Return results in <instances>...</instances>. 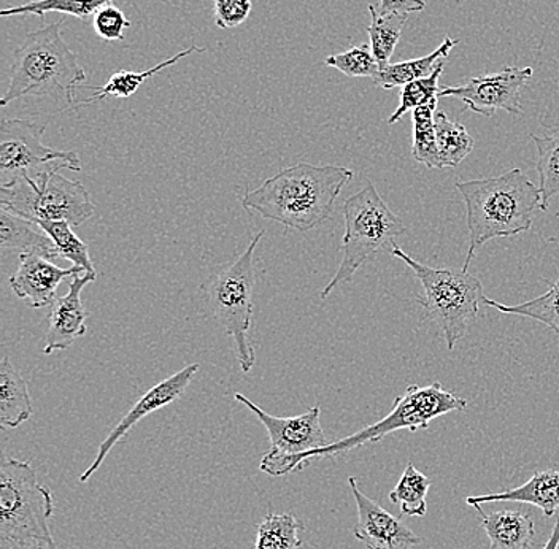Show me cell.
Instances as JSON below:
<instances>
[{"instance_id":"obj_1","label":"cell","mask_w":559,"mask_h":549,"mask_svg":"<svg viewBox=\"0 0 559 549\" xmlns=\"http://www.w3.org/2000/svg\"><path fill=\"white\" fill-rule=\"evenodd\" d=\"M353 177L345 167L299 163L248 191L240 202L247 212L307 232L331 218L335 201Z\"/></svg>"},{"instance_id":"obj_2","label":"cell","mask_w":559,"mask_h":549,"mask_svg":"<svg viewBox=\"0 0 559 549\" xmlns=\"http://www.w3.org/2000/svg\"><path fill=\"white\" fill-rule=\"evenodd\" d=\"M456 188L466 204L469 227L464 272L469 271L472 259L487 241L527 232L534 212L542 206L539 187L520 169L499 177L456 181Z\"/></svg>"},{"instance_id":"obj_3","label":"cell","mask_w":559,"mask_h":549,"mask_svg":"<svg viewBox=\"0 0 559 549\" xmlns=\"http://www.w3.org/2000/svg\"><path fill=\"white\" fill-rule=\"evenodd\" d=\"M62 21L29 33L13 51L10 83L0 105L21 97H51L75 105L76 87L86 82L85 69L62 38Z\"/></svg>"},{"instance_id":"obj_4","label":"cell","mask_w":559,"mask_h":549,"mask_svg":"<svg viewBox=\"0 0 559 549\" xmlns=\"http://www.w3.org/2000/svg\"><path fill=\"white\" fill-rule=\"evenodd\" d=\"M466 408V398L457 397L452 391L443 390L442 384L437 381L429 386L412 384L404 394L394 398L393 410L376 425L367 426L338 442L328 443L320 450L310 451V453L300 454L293 460L272 465L264 474L271 475V477H285L292 472L302 470L304 465L309 464L310 461L342 456L355 447L380 442L383 437L397 432V430L407 429L417 432L418 429H428L432 419L453 411H464Z\"/></svg>"},{"instance_id":"obj_5","label":"cell","mask_w":559,"mask_h":549,"mask_svg":"<svg viewBox=\"0 0 559 549\" xmlns=\"http://www.w3.org/2000/svg\"><path fill=\"white\" fill-rule=\"evenodd\" d=\"M55 500L50 488L38 482L29 463L3 457L0 464V535L13 548L55 544L50 520Z\"/></svg>"},{"instance_id":"obj_6","label":"cell","mask_w":559,"mask_h":549,"mask_svg":"<svg viewBox=\"0 0 559 549\" xmlns=\"http://www.w3.org/2000/svg\"><path fill=\"white\" fill-rule=\"evenodd\" d=\"M344 218V258L337 272L320 294L323 300L328 299L335 288L348 283L356 272L366 262L372 261L377 254H391L396 244V237L405 232V224L400 216L391 212L372 183H367L361 191L345 201Z\"/></svg>"},{"instance_id":"obj_7","label":"cell","mask_w":559,"mask_h":549,"mask_svg":"<svg viewBox=\"0 0 559 549\" xmlns=\"http://www.w3.org/2000/svg\"><path fill=\"white\" fill-rule=\"evenodd\" d=\"M391 256L405 262L421 283L425 293L417 297V302L442 331L447 349L453 351L454 346L466 337L467 331L477 321L478 309L485 297L480 279L463 268L450 271L421 264L408 256L397 243Z\"/></svg>"},{"instance_id":"obj_8","label":"cell","mask_w":559,"mask_h":549,"mask_svg":"<svg viewBox=\"0 0 559 549\" xmlns=\"http://www.w3.org/2000/svg\"><path fill=\"white\" fill-rule=\"evenodd\" d=\"M0 205L34 224L69 223L72 227L93 218L96 210L83 183L59 172L16 178L2 184Z\"/></svg>"},{"instance_id":"obj_9","label":"cell","mask_w":559,"mask_h":549,"mask_svg":"<svg viewBox=\"0 0 559 549\" xmlns=\"http://www.w3.org/2000/svg\"><path fill=\"white\" fill-rule=\"evenodd\" d=\"M264 230L251 239L242 254L215 276L207 286L210 307L216 321L236 345V355L243 373L250 372L257 362L250 329L253 324V296L257 286L254 251L260 244Z\"/></svg>"},{"instance_id":"obj_10","label":"cell","mask_w":559,"mask_h":549,"mask_svg":"<svg viewBox=\"0 0 559 549\" xmlns=\"http://www.w3.org/2000/svg\"><path fill=\"white\" fill-rule=\"evenodd\" d=\"M47 126L40 122L3 120L0 124V175L2 184L16 178L35 177L45 172L82 170L79 153L61 152L44 143Z\"/></svg>"},{"instance_id":"obj_11","label":"cell","mask_w":559,"mask_h":549,"mask_svg":"<svg viewBox=\"0 0 559 549\" xmlns=\"http://www.w3.org/2000/svg\"><path fill=\"white\" fill-rule=\"evenodd\" d=\"M234 397L253 413L267 430L271 450L261 460V472H265L272 465L283 463V461L300 456V454L320 450L330 443L321 428L320 407L310 408L309 411L292 416V418H278V416L269 415L267 411L262 410L247 395L236 393Z\"/></svg>"},{"instance_id":"obj_12","label":"cell","mask_w":559,"mask_h":549,"mask_svg":"<svg viewBox=\"0 0 559 549\" xmlns=\"http://www.w3.org/2000/svg\"><path fill=\"white\" fill-rule=\"evenodd\" d=\"M531 76V68H506L491 75L475 76L466 85L443 87L439 97L463 100L471 111L484 117H492L501 110L522 117V87Z\"/></svg>"},{"instance_id":"obj_13","label":"cell","mask_w":559,"mask_h":549,"mask_svg":"<svg viewBox=\"0 0 559 549\" xmlns=\"http://www.w3.org/2000/svg\"><path fill=\"white\" fill-rule=\"evenodd\" d=\"M199 369H201L199 363H190V366L183 367L180 372L174 373L173 377L166 378V380L153 386L152 390L146 391V393L135 402L134 407L126 413L124 418L108 433L107 439L100 443L96 460L83 472L80 481H90V478L99 470L100 465L107 460L108 454L111 453L115 445L120 442L122 437L128 435L142 419L178 401V398L185 394L187 387L190 386L191 381L194 380Z\"/></svg>"},{"instance_id":"obj_14","label":"cell","mask_w":559,"mask_h":549,"mask_svg":"<svg viewBox=\"0 0 559 549\" xmlns=\"http://www.w3.org/2000/svg\"><path fill=\"white\" fill-rule=\"evenodd\" d=\"M349 489L358 506L355 537L367 549H411L421 544V538L408 529L400 517L391 515L379 503L362 494L355 477L348 478Z\"/></svg>"},{"instance_id":"obj_15","label":"cell","mask_w":559,"mask_h":549,"mask_svg":"<svg viewBox=\"0 0 559 549\" xmlns=\"http://www.w3.org/2000/svg\"><path fill=\"white\" fill-rule=\"evenodd\" d=\"M86 274L82 267H58L51 259L35 253H21L15 274L10 276V286L20 299L34 309H44L56 302V291L69 276Z\"/></svg>"},{"instance_id":"obj_16","label":"cell","mask_w":559,"mask_h":549,"mask_svg":"<svg viewBox=\"0 0 559 549\" xmlns=\"http://www.w3.org/2000/svg\"><path fill=\"white\" fill-rule=\"evenodd\" d=\"M97 275L79 274L72 276L69 293L59 297L52 306L48 318V331L45 335V355L64 351L73 345L76 338L86 334L87 313L82 302V293L87 283H93Z\"/></svg>"},{"instance_id":"obj_17","label":"cell","mask_w":559,"mask_h":549,"mask_svg":"<svg viewBox=\"0 0 559 549\" xmlns=\"http://www.w3.org/2000/svg\"><path fill=\"white\" fill-rule=\"evenodd\" d=\"M495 502L530 503L540 509L545 517H551L559 509V470L550 468V470L536 472L519 488L466 499L469 506Z\"/></svg>"},{"instance_id":"obj_18","label":"cell","mask_w":559,"mask_h":549,"mask_svg":"<svg viewBox=\"0 0 559 549\" xmlns=\"http://www.w3.org/2000/svg\"><path fill=\"white\" fill-rule=\"evenodd\" d=\"M489 538V549H531L536 537L533 517L520 510L485 513L475 505Z\"/></svg>"},{"instance_id":"obj_19","label":"cell","mask_w":559,"mask_h":549,"mask_svg":"<svg viewBox=\"0 0 559 549\" xmlns=\"http://www.w3.org/2000/svg\"><path fill=\"white\" fill-rule=\"evenodd\" d=\"M33 416V401L26 380L9 358L0 363V425L17 429Z\"/></svg>"},{"instance_id":"obj_20","label":"cell","mask_w":559,"mask_h":549,"mask_svg":"<svg viewBox=\"0 0 559 549\" xmlns=\"http://www.w3.org/2000/svg\"><path fill=\"white\" fill-rule=\"evenodd\" d=\"M34 226V223L10 213L9 210H0V248L5 251L20 250L21 253L40 254L55 261L59 258L55 241Z\"/></svg>"},{"instance_id":"obj_21","label":"cell","mask_w":559,"mask_h":549,"mask_svg":"<svg viewBox=\"0 0 559 549\" xmlns=\"http://www.w3.org/2000/svg\"><path fill=\"white\" fill-rule=\"evenodd\" d=\"M194 52H205V50L204 48L198 47V45H192V47L187 48V50L177 52L173 58L159 62L155 68L143 70V72H128V70H121V72L114 73L104 86L96 87L85 85L94 91L93 96L87 97V99L82 100V103H76L73 107H70L69 110H79V108L86 107V105L100 103V100L107 99V97H115V99H128V97L134 96V94L138 93L139 87L142 86L146 80L155 76L157 72H160V70L177 64L180 59L194 55Z\"/></svg>"},{"instance_id":"obj_22","label":"cell","mask_w":559,"mask_h":549,"mask_svg":"<svg viewBox=\"0 0 559 549\" xmlns=\"http://www.w3.org/2000/svg\"><path fill=\"white\" fill-rule=\"evenodd\" d=\"M457 41L447 37L440 44L439 48L429 52L428 56L414 59V61L397 62V64H388L380 69L379 75L373 79V85L383 87V89H393V87L405 86L415 80L426 79L435 72L439 62L449 58Z\"/></svg>"},{"instance_id":"obj_23","label":"cell","mask_w":559,"mask_h":549,"mask_svg":"<svg viewBox=\"0 0 559 549\" xmlns=\"http://www.w3.org/2000/svg\"><path fill=\"white\" fill-rule=\"evenodd\" d=\"M370 13L369 34L370 51L379 62L380 69L391 64L390 59L401 40L407 15L397 13H382L377 5L367 7Z\"/></svg>"},{"instance_id":"obj_24","label":"cell","mask_w":559,"mask_h":549,"mask_svg":"<svg viewBox=\"0 0 559 549\" xmlns=\"http://www.w3.org/2000/svg\"><path fill=\"white\" fill-rule=\"evenodd\" d=\"M304 524L293 513H269L257 526L254 549H302Z\"/></svg>"},{"instance_id":"obj_25","label":"cell","mask_w":559,"mask_h":549,"mask_svg":"<svg viewBox=\"0 0 559 549\" xmlns=\"http://www.w3.org/2000/svg\"><path fill=\"white\" fill-rule=\"evenodd\" d=\"M436 135L443 169L460 166L474 152V139L460 122L449 120L443 111H436Z\"/></svg>"},{"instance_id":"obj_26","label":"cell","mask_w":559,"mask_h":549,"mask_svg":"<svg viewBox=\"0 0 559 549\" xmlns=\"http://www.w3.org/2000/svg\"><path fill=\"white\" fill-rule=\"evenodd\" d=\"M550 289L542 294L537 299L530 302L516 303V306H504L496 300L484 297L485 306L499 310L506 314H516V317L531 318L539 321L545 326L550 327L555 334L559 335V278L558 282H547Z\"/></svg>"},{"instance_id":"obj_27","label":"cell","mask_w":559,"mask_h":549,"mask_svg":"<svg viewBox=\"0 0 559 549\" xmlns=\"http://www.w3.org/2000/svg\"><path fill=\"white\" fill-rule=\"evenodd\" d=\"M531 139L536 143L537 156H539L536 169L539 174L540 210L547 212L551 199L559 195V128L547 138L531 134Z\"/></svg>"},{"instance_id":"obj_28","label":"cell","mask_w":559,"mask_h":549,"mask_svg":"<svg viewBox=\"0 0 559 549\" xmlns=\"http://www.w3.org/2000/svg\"><path fill=\"white\" fill-rule=\"evenodd\" d=\"M111 2L115 0H33L24 5L3 9L0 16L37 15L44 20L47 13L55 12L75 16L87 23L90 17H94L103 7Z\"/></svg>"},{"instance_id":"obj_29","label":"cell","mask_w":559,"mask_h":549,"mask_svg":"<svg viewBox=\"0 0 559 549\" xmlns=\"http://www.w3.org/2000/svg\"><path fill=\"white\" fill-rule=\"evenodd\" d=\"M431 478L419 474L414 463H408L396 488L390 492V500L401 506L404 516L423 517L428 513V491Z\"/></svg>"},{"instance_id":"obj_30","label":"cell","mask_w":559,"mask_h":549,"mask_svg":"<svg viewBox=\"0 0 559 549\" xmlns=\"http://www.w3.org/2000/svg\"><path fill=\"white\" fill-rule=\"evenodd\" d=\"M437 103L423 105L414 110V148L412 156L428 169L442 170L436 135Z\"/></svg>"},{"instance_id":"obj_31","label":"cell","mask_w":559,"mask_h":549,"mask_svg":"<svg viewBox=\"0 0 559 549\" xmlns=\"http://www.w3.org/2000/svg\"><path fill=\"white\" fill-rule=\"evenodd\" d=\"M35 226L40 227L55 241L59 258L68 259L75 267H82L86 274L97 275L91 262L90 248L73 234L69 223L40 222Z\"/></svg>"},{"instance_id":"obj_32","label":"cell","mask_w":559,"mask_h":549,"mask_svg":"<svg viewBox=\"0 0 559 549\" xmlns=\"http://www.w3.org/2000/svg\"><path fill=\"white\" fill-rule=\"evenodd\" d=\"M443 68H445V61L439 62L435 72L426 79L415 80V82L408 83L404 86L401 94V105L391 115L388 124H394L404 117L408 111L417 110L423 105L437 103L439 99V82L442 76Z\"/></svg>"},{"instance_id":"obj_33","label":"cell","mask_w":559,"mask_h":549,"mask_svg":"<svg viewBox=\"0 0 559 549\" xmlns=\"http://www.w3.org/2000/svg\"><path fill=\"white\" fill-rule=\"evenodd\" d=\"M324 64L328 68L337 69L338 72L352 76V79L369 76L373 80L380 72L379 62L373 58L370 45H359V47H353L348 51L341 52V55H332L326 58Z\"/></svg>"},{"instance_id":"obj_34","label":"cell","mask_w":559,"mask_h":549,"mask_svg":"<svg viewBox=\"0 0 559 549\" xmlns=\"http://www.w3.org/2000/svg\"><path fill=\"white\" fill-rule=\"evenodd\" d=\"M93 27L103 40L120 41L124 38V31L131 27V21L118 7L108 3L94 15Z\"/></svg>"},{"instance_id":"obj_35","label":"cell","mask_w":559,"mask_h":549,"mask_svg":"<svg viewBox=\"0 0 559 549\" xmlns=\"http://www.w3.org/2000/svg\"><path fill=\"white\" fill-rule=\"evenodd\" d=\"M253 12L251 0H213V16L219 29L240 26Z\"/></svg>"},{"instance_id":"obj_36","label":"cell","mask_w":559,"mask_h":549,"mask_svg":"<svg viewBox=\"0 0 559 549\" xmlns=\"http://www.w3.org/2000/svg\"><path fill=\"white\" fill-rule=\"evenodd\" d=\"M377 9L382 13L408 16V13L423 12L426 9V2L425 0H380Z\"/></svg>"},{"instance_id":"obj_37","label":"cell","mask_w":559,"mask_h":549,"mask_svg":"<svg viewBox=\"0 0 559 549\" xmlns=\"http://www.w3.org/2000/svg\"><path fill=\"white\" fill-rule=\"evenodd\" d=\"M559 548V517L557 520V524H555L554 533H551L550 538H548L547 545H545L544 549H558Z\"/></svg>"},{"instance_id":"obj_38","label":"cell","mask_w":559,"mask_h":549,"mask_svg":"<svg viewBox=\"0 0 559 549\" xmlns=\"http://www.w3.org/2000/svg\"><path fill=\"white\" fill-rule=\"evenodd\" d=\"M13 549H58V547H56V544H51V545H38V547L13 548Z\"/></svg>"}]
</instances>
